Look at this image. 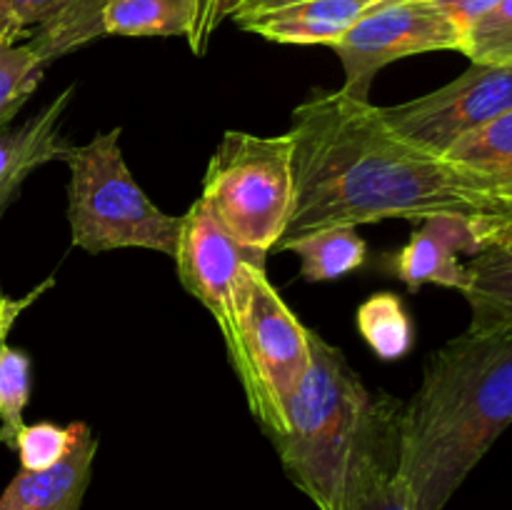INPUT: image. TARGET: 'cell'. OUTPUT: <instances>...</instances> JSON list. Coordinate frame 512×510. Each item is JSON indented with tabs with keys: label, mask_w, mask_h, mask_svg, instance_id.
Returning <instances> with one entry per match:
<instances>
[{
	"label": "cell",
	"mask_w": 512,
	"mask_h": 510,
	"mask_svg": "<svg viewBox=\"0 0 512 510\" xmlns=\"http://www.w3.org/2000/svg\"><path fill=\"white\" fill-rule=\"evenodd\" d=\"M295 208L275 253L330 225L460 215L488 228L512 220V203L443 153L385 123L378 105L318 90L290 118Z\"/></svg>",
	"instance_id": "1"
},
{
	"label": "cell",
	"mask_w": 512,
	"mask_h": 510,
	"mask_svg": "<svg viewBox=\"0 0 512 510\" xmlns=\"http://www.w3.org/2000/svg\"><path fill=\"white\" fill-rule=\"evenodd\" d=\"M512 425V328H468L435 350L398 410V470L415 510H443Z\"/></svg>",
	"instance_id": "2"
},
{
	"label": "cell",
	"mask_w": 512,
	"mask_h": 510,
	"mask_svg": "<svg viewBox=\"0 0 512 510\" xmlns=\"http://www.w3.org/2000/svg\"><path fill=\"white\" fill-rule=\"evenodd\" d=\"M393 400L373 395L343 350L310 330V363L273 438L288 478L318 510H338L355 455Z\"/></svg>",
	"instance_id": "3"
},
{
	"label": "cell",
	"mask_w": 512,
	"mask_h": 510,
	"mask_svg": "<svg viewBox=\"0 0 512 510\" xmlns=\"http://www.w3.org/2000/svg\"><path fill=\"white\" fill-rule=\"evenodd\" d=\"M120 133L113 128L93 135L85 145H70L65 155L70 240L90 255L143 248L175 258L183 215L163 213L135 183Z\"/></svg>",
	"instance_id": "4"
},
{
	"label": "cell",
	"mask_w": 512,
	"mask_h": 510,
	"mask_svg": "<svg viewBox=\"0 0 512 510\" xmlns=\"http://www.w3.org/2000/svg\"><path fill=\"white\" fill-rule=\"evenodd\" d=\"M235 323L230 365L250 413L270 440L288 423V405L310 363V328L280 298L265 265L243 263L233 288Z\"/></svg>",
	"instance_id": "5"
},
{
	"label": "cell",
	"mask_w": 512,
	"mask_h": 510,
	"mask_svg": "<svg viewBox=\"0 0 512 510\" xmlns=\"http://www.w3.org/2000/svg\"><path fill=\"white\" fill-rule=\"evenodd\" d=\"M200 200L240 245L260 255L275 250L295 208L290 133L228 130L205 170Z\"/></svg>",
	"instance_id": "6"
},
{
	"label": "cell",
	"mask_w": 512,
	"mask_h": 510,
	"mask_svg": "<svg viewBox=\"0 0 512 510\" xmlns=\"http://www.w3.org/2000/svg\"><path fill=\"white\" fill-rule=\"evenodd\" d=\"M463 30L428 0H380L338 43L343 93L370 100L373 80L385 65L435 50H463Z\"/></svg>",
	"instance_id": "7"
},
{
	"label": "cell",
	"mask_w": 512,
	"mask_h": 510,
	"mask_svg": "<svg viewBox=\"0 0 512 510\" xmlns=\"http://www.w3.org/2000/svg\"><path fill=\"white\" fill-rule=\"evenodd\" d=\"M512 110V63H473L443 88L380 108L385 123L413 143L445 153L455 140Z\"/></svg>",
	"instance_id": "8"
},
{
	"label": "cell",
	"mask_w": 512,
	"mask_h": 510,
	"mask_svg": "<svg viewBox=\"0 0 512 510\" xmlns=\"http://www.w3.org/2000/svg\"><path fill=\"white\" fill-rule=\"evenodd\" d=\"M173 260L183 288L208 308L218 323L225 348H230L235 323L233 288L238 270L243 263L265 265V255L240 245L198 198L183 215Z\"/></svg>",
	"instance_id": "9"
},
{
	"label": "cell",
	"mask_w": 512,
	"mask_h": 510,
	"mask_svg": "<svg viewBox=\"0 0 512 510\" xmlns=\"http://www.w3.org/2000/svg\"><path fill=\"white\" fill-rule=\"evenodd\" d=\"M495 228L480 225L460 215H433L420 220L408 243L388 258L390 273L418 293L423 285H443L463 293L468 285V268L460 255L473 258Z\"/></svg>",
	"instance_id": "10"
},
{
	"label": "cell",
	"mask_w": 512,
	"mask_h": 510,
	"mask_svg": "<svg viewBox=\"0 0 512 510\" xmlns=\"http://www.w3.org/2000/svg\"><path fill=\"white\" fill-rule=\"evenodd\" d=\"M380 0H293L235 15L248 33L285 45H330L333 48Z\"/></svg>",
	"instance_id": "11"
},
{
	"label": "cell",
	"mask_w": 512,
	"mask_h": 510,
	"mask_svg": "<svg viewBox=\"0 0 512 510\" xmlns=\"http://www.w3.org/2000/svg\"><path fill=\"white\" fill-rule=\"evenodd\" d=\"M398 403L355 455L338 510H415L413 493L398 470Z\"/></svg>",
	"instance_id": "12"
},
{
	"label": "cell",
	"mask_w": 512,
	"mask_h": 510,
	"mask_svg": "<svg viewBox=\"0 0 512 510\" xmlns=\"http://www.w3.org/2000/svg\"><path fill=\"white\" fill-rule=\"evenodd\" d=\"M70 98L73 85L25 123L0 128V215L18 198L23 183L35 170L68 155L70 143L60 128Z\"/></svg>",
	"instance_id": "13"
},
{
	"label": "cell",
	"mask_w": 512,
	"mask_h": 510,
	"mask_svg": "<svg viewBox=\"0 0 512 510\" xmlns=\"http://www.w3.org/2000/svg\"><path fill=\"white\" fill-rule=\"evenodd\" d=\"M25 43L45 65L103 38L105 0H8Z\"/></svg>",
	"instance_id": "14"
},
{
	"label": "cell",
	"mask_w": 512,
	"mask_h": 510,
	"mask_svg": "<svg viewBox=\"0 0 512 510\" xmlns=\"http://www.w3.org/2000/svg\"><path fill=\"white\" fill-rule=\"evenodd\" d=\"M98 438L83 425L73 450L58 465L40 473L20 470L0 495V510H80L88 490Z\"/></svg>",
	"instance_id": "15"
},
{
	"label": "cell",
	"mask_w": 512,
	"mask_h": 510,
	"mask_svg": "<svg viewBox=\"0 0 512 510\" xmlns=\"http://www.w3.org/2000/svg\"><path fill=\"white\" fill-rule=\"evenodd\" d=\"M470 328H512V220L493 230L488 243L465 263Z\"/></svg>",
	"instance_id": "16"
},
{
	"label": "cell",
	"mask_w": 512,
	"mask_h": 510,
	"mask_svg": "<svg viewBox=\"0 0 512 510\" xmlns=\"http://www.w3.org/2000/svg\"><path fill=\"white\" fill-rule=\"evenodd\" d=\"M50 285H53V280L43 283L38 290L20 300L0 295V443L8 445V448H13L15 435L25 425L23 415L30 403V383H33L30 355L10 345L8 333L18 315Z\"/></svg>",
	"instance_id": "17"
},
{
	"label": "cell",
	"mask_w": 512,
	"mask_h": 510,
	"mask_svg": "<svg viewBox=\"0 0 512 510\" xmlns=\"http://www.w3.org/2000/svg\"><path fill=\"white\" fill-rule=\"evenodd\" d=\"M198 15L200 0H105L103 33L190 40Z\"/></svg>",
	"instance_id": "18"
},
{
	"label": "cell",
	"mask_w": 512,
	"mask_h": 510,
	"mask_svg": "<svg viewBox=\"0 0 512 510\" xmlns=\"http://www.w3.org/2000/svg\"><path fill=\"white\" fill-rule=\"evenodd\" d=\"M443 155L512 203V110L455 140Z\"/></svg>",
	"instance_id": "19"
},
{
	"label": "cell",
	"mask_w": 512,
	"mask_h": 510,
	"mask_svg": "<svg viewBox=\"0 0 512 510\" xmlns=\"http://www.w3.org/2000/svg\"><path fill=\"white\" fill-rule=\"evenodd\" d=\"M283 250L300 258V275L308 283L338 280L358 270L368 258V245L353 225H330L290 240Z\"/></svg>",
	"instance_id": "20"
},
{
	"label": "cell",
	"mask_w": 512,
	"mask_h": 510,
	"mask_svg": "<svg viewBox=\"0 0 512 510\" xmlns=\"http://www.w3.org/2000/svg\"><path fill=\"white\" fill-rule=\"evenodd\" d=\"M360 335L380 360H400L413 348V320L395 293H375L355 315Z\"/></svg>",
	"instance_id": "21"
},
{
	"label": "cell",
	"mask_w": 512,
	"mask_h": 510,
	"mask_svg": "<svg viewBox=\"0 0 512 510\" xmlns=\"http://www.w3.org/2000/svg\"><path fill=\"white\" fill-rule=\"evenodd\" d=\"M45 63L28 43H0V128L10 125L43 80Z\"/></svg>",
	"instance_id": "22"
},
{
	"label": "cell",
	"mask_w": 512,
	"mask_h": 510,
	"mask_svg": "<svg viewBox=\"0 0 512 510\" xmlns=\"http://www.w3.org/2000/svg\"><path fill=\"white\" fill-rule=\"evenodd\" d=\"M83 425L85 423L55 425L48 423V420L33 425L25 423L18 430L13 443V450L20 458V470L40 473V470H48L53 465H58L73 450Z\"/></svg>",
	"instance_id": "23"
},
{
	"label": "cell",
	"mask_w": 512,
	"mask_h": 510,
	"mask_svg": "<svg viewBox=\"0 0 512 510\" xmlns=\"http://www.w3.org/2000/svg\"><path fill=\"white\" fill-rule=\"evenodd\" d=\"M460 53L470 63H512V0H500L470 25Z\"/></svg>",
	"instance_id": "24"
},
{
	"label": "cell",
	"mask_w": 512,
	"mask_h": 510,
	"mask_svg": "<svg viewBox=\"0 0 512 510\" xmlns=\"http://www.w3.org/2000/svg\"><path fill=\"white\" fill-rule=\"evenodd\" d=\"M253 3L255 0H200L198 25H195V33L188 40L190 50L195 55H203L208 50V43L215 35V30L223 25V20L235 18V15L243 13Z\"/></svg>",
	"instance_id": "25"
},
{
	"label": "cell",
	"mask_w": 512,
	"mask_h": 510,
	"mask_svg": "<svg viewBox=\"0 0 512 510\" xmlns=\"http://www.w3.org/2000/svg\"><path fill=\"white\" fill-rule=\"evenodd\" d=\"M20 35L25 33L15 20L8 0H0V43H13V40H20Z\"/></svg>",
	"instance_id": "26"
},
{
	"label": "cell",
	"mask_w": 512,
	"mask_h": 510,
	"mask_svg": "<svg viewBox=\"0 0 512 510\" xmlns=\"http://www.w3.org/2000/svg\"><path fill=\"white\" fill-rule=\"evenodd\" d=\"M283 3H293V0H255L250 8H245L243 13H248V10H260V8H270V5H283ZM240 15V13H238Z\"/></svg>",
	"instance_id": "27"
},
{
	"label": "cell",
	"mask_w": 512,
	"mask_h": 510,
	"mask_svg": "<svg viewBox=\"0 0 512 510\" xmlns=\"http://www.w3.org/2000/svg\"><path fill=\"white\" fill-rule=\"evenodd\" d=\"M248 8H250V5H248Z\"/></svg>",
	"instance_id": "28"
}]
</instances>
